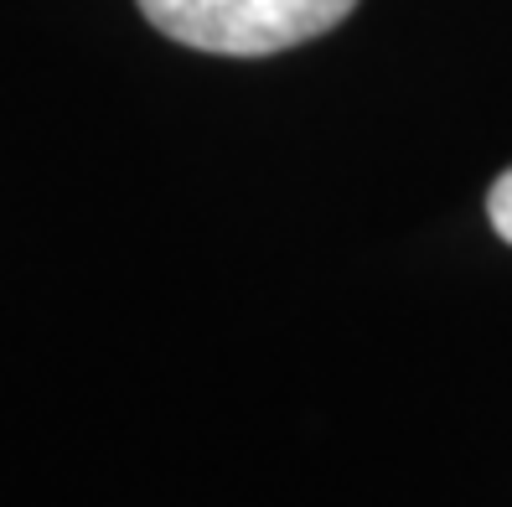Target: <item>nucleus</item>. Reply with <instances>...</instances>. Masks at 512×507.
<instances>
[{"label": "nucleus", "instance_id": "f03ea898", "mask_svg": "<svg viewBox=\"0 0 512 507\" xmlns=\"http://www.w3.org/2000/svg\"><path fill=\"white\" fill-rule=\"evenodd\" d=\"M487 218H492V228H497L502 244H512V166L497 176L492 192H487Z\"/></svg>", "mask_w": 512, "mask_h": 507}, {"label": "nucleus", "instance_id": "f257e3e1", "mask_svg": "<svg viewBox=\"0 0 512 507\" xmlns=\"http://www.w3.org/2000/svg\"><path fill=\"white\" fill-rule=\"evenodd\" d=\"M357 0H140L145 21L161 37L218 52V57H264L300 47L352 16Z\"/></svg>", "mask_w": 512, "mask_h": 507}]
</instances>
